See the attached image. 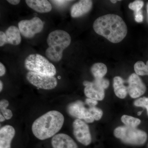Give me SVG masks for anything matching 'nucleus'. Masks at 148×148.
Wrapping results in <instances>:
<instances>
[{
  "instance_id": "nucleus-1",
  "label": "nucleus",
  "mask_w": 148,
  "mask_h": 148,
  "mask_svg": "<svg viewBox=\"0 0 148 148\" xmlns=\"http://www.w3.org/2000/svg\"><path fill=\"white\" fill-rule=\"evenodd\" d=\"M93 28L98 35L111 42H121L127 34V26L121 17L114 14H108L98 17L94 21Z\"/></svg>"
},
{
  "instance_id": "nucleus-2",
  "label": "nucleus",
  "mask_w": 148,
  "mask_h": 148,
  "mask_svg": "<svg viewBox=\"0 0 148 148\" xmlns=\"http://www.w3.org/2000/svg\"><path fill=\"white\" fill-rule=\"evenodd\" d=\"M64 115L57 111H49L34 121L32 126L34 135L40 140L54 136L64 124Z\"/></svg>"
},
{
  "instance_id": "nucleus-3",
  "label": "nucleus",
  "mask_w": 148,
  "mask_h": 148,
  "mask_svg": "<svg viewBox=\"0 0 148 148\" xmlns=\"http://www.w3.org/2000/svg\"><path fill=\"white\" fill-rule=\"evenodd\" d=\"M71 41V36L65 31L57 30L51 32L47 38L49 47L45 51L47 58L53 62L61 61L63 51L70 45Z\"/></svg>"
},
{
  "instance_id": "nucleus-4",
  "label": "nucleus",
  "mask_w": 148,
  "mask_h": 148,
  "mask_svg": "<svg viewBox=\"0 0 148 148\" xmlns=\"http://www.w3.org/2000/svg\"><path fill=\"white\" fill-rule=\"evenodd\" d=\"M24 66L27 70L37 73L54 76L56 73L53 64L39 54L28 56L25 59Z\"/></svg>"
},
{
  "instance_id": "nucleus-5",
  "label": "nucleus",
  "mask_w": 148,
  "mask_h": 148,
  "mask_svg": "<svg viewBox=\"0 0 148 148\" xmlns=\"http://www.w3.org/2000/svg\"><path fill=\"white\" fill-rule=\"evenodd\" d=\"M114 134L123 143L135 145H143L147 138V133L143 130L126 125L117 127Z\"/></svg>"
},
{
  "instance_id": "nucleus-6",
  "label": "nucleus",
  "mask_w": 148,
  "mask_h": 148,
  "mask_svg": "<svg viewBox=\"0 0 148 148\" xmlns=\"http://www.w3.org/2000/svg\"><path fill=\"white\" fill-rule=\"evenodd\" d=\"M27 78L31 84L41 89L50 90L55 88L57 85V79L54 76L34 72H28Z\"/></svg>"
},
{
  "instance_id": "nucleus-7",
  "label": "nucleus",
  "mask_w": 148,
  "mask_h": 148,
  "mask_svg": "<svg viewBox=\"0 0 148 148\" xmlns=\"http://www.w3.org/2000/svg\"><path fill=\"white\" fill-rule=\"evenodd\" d=\"M44 23L39 17H34L31 20H21L18 23V28L22 36L32 38L42 31Z\"/></svg>"
},
{
  "instance_id": "nucleus-8",
  "label": "nucleus",
  "mask_w": 148,
  "mask_h": 148,
  "mask_svg": "<svg viewBox=\"0 0 148 148\" xmlns=\"http://www.w3.org/2000/svg\"><path fill=\"white\" fill-rule=\"evenodd\" d=\"M68 113L71 116L79 119H84L87 123L93 122L94 119L88 109L85 107L84 103L77 101L69 104L67 108Z\"/></svg>"
},
{
  "instance_id": "nucleus-9",
  "label": "nucleus",
  "mask_w": 148,
  "mask_h": 148,
  "mask_svg": "<svg viewBox=\"0 0 148 148\" xmlns=\"http://www.w3.org/2000/svg\"><path fill=\"white\" fill-rule=\"evenodd\" d=\"M73 133L79 142L85 146L90 145L91 136L88 125L81 120L77 119L73 123Z\"/></svg>"
},
{
  "instance_id": "nucleus-10",
  "label": "nucleus",
  "mask_w": 148,
  "mask_h": 148,
  "mask_svg": "<svg viewBox=\"0 0 148 148\" xmlns=\"http://www.w3.org/2000/svg\"><path fill=\"white\" fill-rule=\"evenodd\" d=\"M21 33L18 28L11 26L8 28L5 32H0V46L6 44L18 45L21 43Z\"/></svg>"
},
{
  "instance_id": "nucleus-11",
  "label": "nucleus",
  "mask_w": 148,
  "mask_h": 148,
  "mask_svg": "<svg viewBox=\"0 0 148 148\" xmlns=\"http://www.w3.org/2000/svg\"><path fill=\"white\" fill-rule=\"evenodd\" d=\"M127 92L131 98H135L140 97L146 92V86L137 74H132L129 77L128 81Z\"/></svg>"
},
{
  "instance_id": "nucleus-12",
  "label": "nucleus",
  "mask_w": 148,
  "mask_h": 148,
  "mask_svg": "<svg viewBox=\"0 0 148 148\" xmlns=\"http://www.w3.org/2000/svg\"><path fill=\"white\" fill-rule=\"evenodd\" d=\"M85 86L84 92L86 96L88 98L95 101H102L105 97V89L94 81L92 82L84 81Z\"/></svg>"
},
{
  "instance_id": "nucleus-13",
  "label": "nucleus",
  "mask_w": 148,
  "mask_h": 148,
  "mask_svg": "<svg viewBox=\"0 0 148 148\" xmlns=\"http://www.w3.org/2000/svg\"><path fill=\"white\" fill-rule=\"evenodd\" d=\"M51 145L53 148H78L73 140L64 133L54 135L51 140Z\"/></svg>"
},
{
  "instance_id": "nucleus-14",
  "label": "nucleus",
  "mask_w": 148,
  "mask_h": 148,
  "mask_svg": "<svg viewBox=\"0 0 148 148\" xmlns=\"http://www.w3.org/2000/svg\"><path fill=\"white\" fill-rule=\"evenodd\" d=\"M92 5V1L82 0L74 4L71 9V14L73 18L80 17L90 11Z\"/></svg>"
},
{
  "instance_id": "nucleus-15",
  "label": "nucleus",
  "mask_w": 148,
  "mask_h": 148,
  "mask_svg": "<svg viewBox=\"0 0 148 148\" xmlns=\"http://www.w3.org/2000/svg\"><path fill=\"white\" fill-rule=\"evenodd\" d=\"M15 135L12 126L6 125L0 130V148H11V143Z\"/></svg>"
},
{
  "instance_id": "nucleus-16",
  "label": "nucleus",
  "mask_w": 148,
  "mask_h": 148,
  "mask_svg": "<svg viewBox=\"0 0 148 148\" xmlns=\"http://www.w3.org/2000/svg\"><path fill=\"white\" fill-rule=\"evenodd\" d=\"M29 7L40 13H47L52 10L50 2L46 0H26Z\"/></svg>"
},
{
  "instance_id": "nucleus-17",
  "label": "nucleus",
  "mask_w": 148,
  "mask_h": 148,
  "mask_svg": "<svg viewBox=\"0 0 148 148\" xmlns=\"http://www.w3.org/2000/svg\"><path fill=\"white\" fill-rule=\"evenodd\" d=\"M114 91L118 98L123 99L126 97L127 92V87L124 85V81L120 77H116L113 80Z\"/></svg>"
},
{
  "instance_id": "nucleus-18",
  "label": "nucleus",
  "mask_w": 148,
  "mask_h": 148,
  "mask_svg": "<svg viewBox=\"0 0 148 148\" xmlns=\"http://www.w3.org/2000/svg\"><path fill=\"white\" fill-rule=\"evenodd\" d=\"M108 71L107 66L103 63H96L91 68V72L95 78H103Z\"/></svg>"
},
{
  "instance_id": "nucleus-19",
  "label": "nucleus",
  "mask_w": 148,
  "mask_h": 148,
  "mask_svg": "<svg viewBox=\"0 0 148 148\" xmlns=\"http://www.w3.org/2000/svg\"><path fill=\"white\" fill-rule=\"evenodd\" d=\"M134 70L138 75H148V61L146 64L142 61L136 62L134 65Z\"/></svg>"
},
{
  "instance_id": "nucleus-20",
  "label": "nucleus",
  "mask_w": 148,
  "mask_h": 148,
  "mask_svg": "<svg viewBox=\"0 0 148 148\" xmlns=\"http://www.w3.org/2000/svg\"><path fill=\"white\" fill-rule=\"evenodd\" d=\"M9 105V103L8 101L5 99H3L0 102V110L1 112L6 120L10 119L13 116V114L12 111L9 109H7Z\"/></svg>"
},
{
  "instance_id": "nucleus-21",
  "label": "nucleus",
  "mask_w": 148,
  "mask_h": 148,
  "mask_svg": "<svg viewBox=\"0 0 148 148\" xmlns=\"http://www.w3.org/2000/svg\"><path fill=\"white\" fill-rule=\"evenodd\" d=\"M121 120L122 121L126 126L131 127H136L140 124L141 121L138 118L129 116L125 115L122 116Z\"/></svg>"
},
{
  "instance_id": "nucleus-22",
  "label": "nucleus",
  "mask_w": 148,
  "mask_h": 148,
  "mask_svg": "<svg viewBox=\"0 0 148 148\" xmlns=\"http://www.w3.org/2000/svg\"><path fill=\"white\" fill-rule=\"evenodd\" d=\"M88 110L92 115L94 119L95 120H99L103 116V111L101 109L95 107H89Z\"/></svg>"
},
{
  "instance_id": "nucleus-23",
  "label": "nucleus",
  "mask_w": 148,
  "mask_h": 148,
  "mask_svg": "<svg viewBox=\"0 0 148 148\" xmlns=\"http://www.w3.org/2000/svg\"><path fill=\"white\" fill-rule=\"evenodd\" d=\"M144 5V2L143 1L137 0L133 2L130 3L128 7L129 8L135 11V13L141 10V8Z\"/></svg>"
},
{
  "instance_id": "nucleus-24",
  "label": "nucleus",
  "mask_w": 148,
  "mask_h": 148,
  "mask_svg": "<svg viewBox=\"0 0 148 148\" xmlns=\"http://www.w3.org/2000/svg\"><path fill=\"white\" fill-rule=\"evenodd\" d=\"M134 105L137 107L145 108L147 110L148 114V98L143 97L139 98L135 101Z\"/></svg>"
},
{
  "instance_id": "nucleus-25",
  "label": "nucleus",
  "mask_w": 148,
  "mask_h": 148,
  "mask_svg": "<svg viewBox=\"0 0 148 148\" xmlns=\"http://www.w3.org/2000/svg\"><path fill=\"white\" fill-rule=\"evenodd\" d=\"M96 84L100 85L101 87H103L104 89H106L108 87L110 82L108 80L104 78H95L93 81Z\"/></svg>"
},
{
  "instance_id": "nucleus-26",
  "label": "nucleus",
  "mask_w": 148,
  "mask_h": 148,
  "mask_svg": "<svg viewBox=\"0 0 148 148\" xmlns=\"http://www.w3.org/2000/svg\"><path fill=\"white\" fill-rule=\"evenodd\" d=\"M85 103L89 106V107H95L98 104L97 101L90 98H87L86 100Z\"/></svg>"
},
{
  "instance_id": "nucleus-27",
  "label": "nucleus",
  "mask_w": 148,
  "mask_h": 148,
  "mask_svg": "<svg viewBox=\"0 0 148 148\" xmlns=\"http://www.w3.org/2000/svg\"><path fill=\"white\" fill-rule=\"evenodd\" d=\"M142 11L140 10L135 13V20L138 22H141L143 20V16L142 14Z\"/></svg>"
},
{
  "instance_id": "nucleus-28",
  "label": "nucleus",
  "mask_w": 148,
  "mask_h": 148,
  "mask_svg": "<svg viewBox=\"0 0 148 148\" xmlns=\"http://www.w3.org/2000/svg\"><path fill=\"white\" fill-rule=\"evenodd\" d=\"M51 2L55 4L56 5L58 6L64 5L66 4L67 3L71 1H51Z\"/></svg>"
},
{
  "instance_id": "nucleus-29",
  "label": "nucleus",
  "mask_w": 148,
  "mask_h": 148,
  "mask_svg": "<svg viewBox=\"0 0 148 148\" xmlns=\"http://www.w3.org/2000/svg\"><path fill=\"white\" fill-rule=\"evenodd\" d=\"M6 69L5 67L3 64L0 63V76L2 77L3 76L5 73Z\"/></svg>"
},
{
  "instance_id": "nucleus-30",
  "label": "nucleus",
  "mask_w": 148,
  "mask_h": 148,
  "mask_svg": "<svg viewBox=\"0 0 148 148\" xmlns=\"http://www.w3.org/2000/svg\"><path fill=\"white\" fill-rule=\"evenodd\" d=\"M7 1L11 4L16 5L20 3V1L18 0H8Z\"/></svg>"
},
{
  "instance_id": "nucleus-31",
  "label": "nucleus",
  "mask_w": 148,
  "mask_h": 148,
  "mask_svg": "<svg viewBox=\"0 0 148 148\" xmlns=\"http://www.w3.org/2000/svg\"><path fill=\"white\" fill-rule=\"evenodd\" d=\"M5 118L1 114H0V121L1 122H3L5 120Z\"/></svg>"
},
{
  "instance_id": "nucleus-32",
  "label": "nucleus",
  "mask_w": 148,
  "mask_h": 148,
  "mask_svg": "<svg viewBox=\"0 0 148 148\" xmlns=\"http://www.w3.org/2000/svg\"><path fill=\"white\" fill-rule=\"evenodd\" d=\"M3 83L1 81H0V91H1L3 90Z\"/></svg>"
},
{
  "instance_id": "nucleus-33",
  "label": "nucleus",
  "mask_w": 148,
  "mask_h": 148,
  "mask_svg": "<svg viewBox=\"0 0 148 148\" xmlns=\"http://www.w3.org/2000/svg\"><path fill=\"white\" fill-rule=\"evenodd\" d=\"M117 1H111V2L113 3H115L117 2Z\"/></svg>"
},
{
  "instance_id": "nucleus-34",
  "label": "nucleus",
  "mask_w": 148,
  "mask_h": 148,
  "mask_svg": "<svg viewBox=\"0 0 148 148\" xmlns=\"http://www.w3.org/2000/svg\"><path fill=\"white\" fill-rule=\"evenodd\" d=\"M142 112H138V115L140 116L142 114Z\"/></svg>"
},
{
  "instance_id": "nucleus-35",
  "label": "nucleus",
  "mask_w": 148,
  "mask_h": 148,
  "mask_svg": "<svg viewBox=\"0 0 148 148\" xmlns=\"http://www.w3.org/2000/svg\"><path fill=\"white\" fill-rule=\"evenodd\" d=\"M147 11H148V3L147 4Z\"/></svg>"
}]
</instances>
